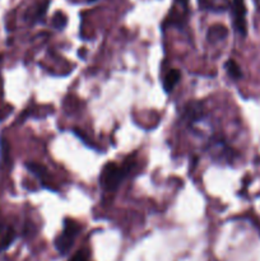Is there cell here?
I'll list each match as a JSON object with an SVG mask.
<instances>
[{
	"label": "cell",
	"instance_id": "cell-3",
	"mask_svg": "<svg viewBox=\"0 0 260 261\" xmlns=\"http://www.w3.org/2000/svg\"><path fill=\"white\" fill-rule=\"evenodd\" d=\"M232 15H233V25L240 35H246V7L244 0H233L232 2Z\"/></svg>",
	"mask_w": 260,
	"mask_h": 261
},
{
	"label": "cell",
	"instance_id": "cell-13",
	"mask_svg": "<svg viewBox=\"0 0 260 261\" xmlns=\"http://www.w3.org/2000/svg\"><path fill=\"white\" fill-rule=\"evenodd\" d=\"M176 2H177L178 4H181V5H184V7H186V4H188L189 0H176Z\"/></svg>",
	"mask_w": 260,
	"mask_h": 261
},
{
	"label": "cell",
	"instance_id": "cell-12",
	"mask_svg": "<svg viewBox=\"0 0 260 261\" xmlns=\"http://www.w3.org/2000/svg\"><path fill=\"white\" fill-rule=\"evenodd\" d=\"M69 261H91V259H89L88 252L84 251V250H82V251L76 252V254L74 255V256L71 257Z\"/></svg>",
	"mask_w": 260,
	"mask_h": 261
},
{
	"label": "cell",
	"instance_id": "cell-10",
	"mask_svg": "<svg viewBox=\"0 0 260 261\" xmlns=\"http://www.w3.org/2000/svg\"><path fill=\"white\" fill-rule=\"evenodd\" d=\"M185 114L188 119H190L191 121H195V119L200 117L201 115L200 103H198V102H195V103H189L185 107Z\"/></svg>",
	"mask_w": 260,
	"mask_h": 261
},
{
	"label": "cell",
	"instance_id": "cell-5",
	"mask_svg": "<svg viewBox=\"0 0 260 261\" xmlns=\"http://www.w3.org/2000/svg\"><path fill=\"white\" fill-rule=\"evenodd\" d=\"M180 79L181 73L177 69H171V70H168L167 74L165 75V79H163V89H165L166 93L172 92L173 88L178 84Z\"/></svg>",
	"mask_w": 260,
	"mask_h": 261
},
{
	"label": "cell",
	"instance_id": "cell-14",
	"mask_svg": "<svg viewBox=\"0 0 260 261\" xmlns=\"http://www.w3.org/2000/svg\"><path fill=\"white\" fill-rule=\"evenodd\" d=\"M89 2H94V0H89Z\"/></svg>",
	"mask_w": 260,
	"mask_h": 261
},
{
	"label": "cell",
	"instance_id": "cell-6",
	"mask_svg": "<svg viewBox=\"0 0 260 261\" xmlns=\"http://www.w3.org/2000/svg\"><path fill=\"white\" fill-rule=\"evenodd\" d=\"M200 9L212 10V12H222L228 7V0H198Z\"/></svg>",
	"mask_w": 260,
	"mask_h": 261
},
{
	"label": "cell",
	"instance_id": "cell-9",
	"mask_svg": "<svg viewBox=\"0 0 260 261\" xmlns=\"http://www.w3.org/2000/svg\"><path fill=\"white\" fill-rule=\"evenodd\" d=\"M224 68H226L227 74H228L232 79H236L237 81V79H240L242 76V71L241 69H240L239 64L235 60H232V59H229V60L224 64Z\"/></svg>",
	"mask_w": 260,
	"mask_h": 261
},
{
	"label": "cell",
	"instance_id": "cell-4",
	"mask_svg": "<svg viewBox=\"0 0 260 261\" xmlns=\"http://www.w3.org/2000/svg\"><path fill=\"white\" fill-rule=\"evenodd\" d=\"M15 231L10 224L0 222V252L5 251L12 246L15 240Z\"/></svg>",
	"mask_w": 260,
	"mask_h": 261
},
{
	"label": "cell",
	"instance_id": "cell-8",
	"mask_svg": "<svg viewBox=\"0 0 260 261\" xmlns=\"http://www.w3.org/2000/svg\"><path fill=\"white\" fill-rule=\"evenodd\" d=\"M25 167H27L28 171H30L31 173H33V175H35L36 177L41 181V182L42 184L47 182L48 173H47V170H46L42 165H40V163L30 162L25 165Z\"/></svg>",
	"mask_w": 260,
	"mask_h": 261
},
{
	"label": "cell",
	"instance_id": "cell-1",
	"mask_svg": "<svg viewBox=\"0 0 260 261\" xmlns=\"http://www.w3.org/2000/svg\"><path fill=\"white\" fill-rule=\"evenodd\" d=\"M129 166H120L117 163L110 162L102 168L101 176H99V185L105 191H115L124 178L129 175Z\"/></svg>",
	"mask_w": 260,
	"mask_h": 261
},
{
	"label": "cell",
	"instance_id": "cell-7",
	"mask_svg": "<svg viewBox=\"0 0 260 261\" xmlns=\"http://www.w3.org/2000/svg\"><path fill=\"white\" fill-rule=\"evenodd\" d=\"M227 33H228V31H227V28L224 27V25L214 24L208 30L206 38H208L209 42L217 43V42H219V41L224 40L227 36Z\"/></svg>",
	"mask_w": 260,
	"mask_h": 261
},
{
	"label": "cell",
	"instance_id": "cell-11",
	"mask_svg": "<svg viewBox=\"0 0 260 261\" xmlns=\"http://www.w3.org/2000/svg\"><path fill=\"white\" fill-rule=\"evenodd\" d=\"M68 23V18L63 12H56L53 17V25L56 30H63Z\"/></svg>",
	"mask_w": 260,
	"mask_h": 261
},
{
	"label": "cell",
	"instance_id": "cell-2",
	"mask_svg": "<svg viewBox=\"0 0 260 261\" xmlns=\"http://www.w3.org/2000/svg\"><path fill=\"white\" fill-rule=\"evenodd\" d=\"M81 233V224L73 219L64 221V228L55 239V249L60 255H66L73 247L76 236Z\"/></svg>",
	"mask_w": 260,
	"mask_h": 261
}]
</instances>
